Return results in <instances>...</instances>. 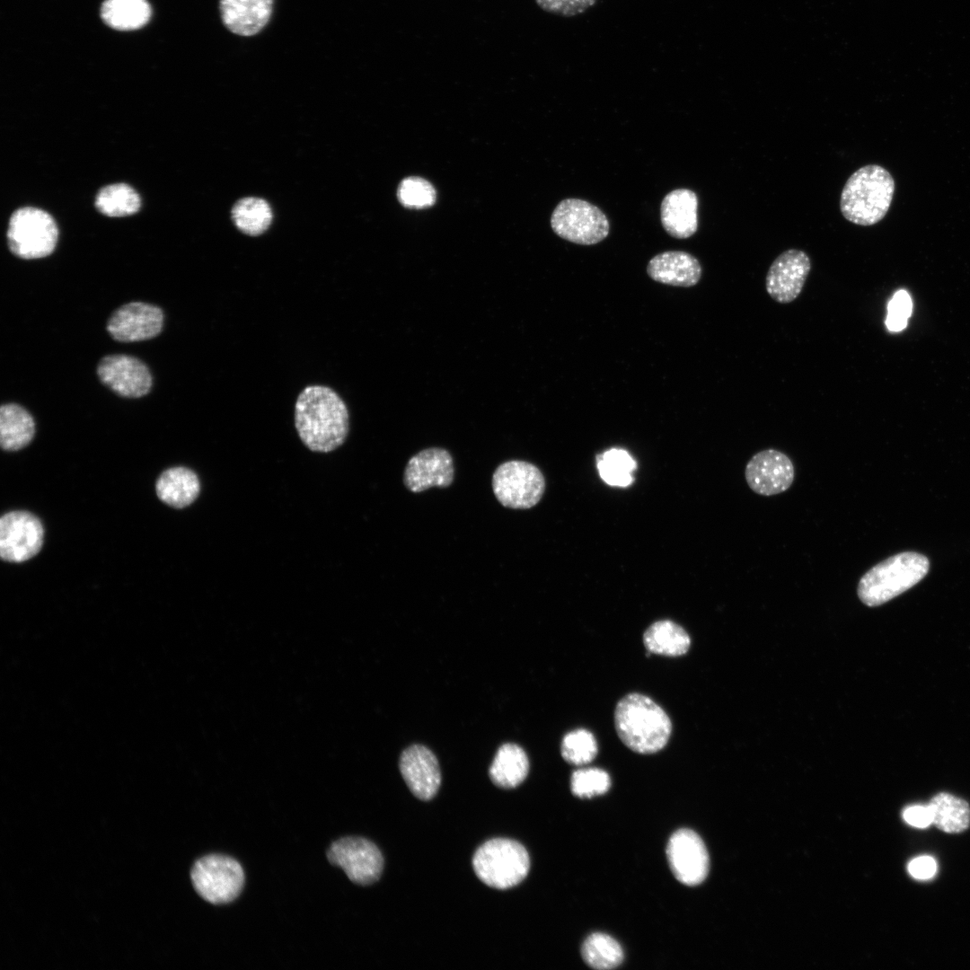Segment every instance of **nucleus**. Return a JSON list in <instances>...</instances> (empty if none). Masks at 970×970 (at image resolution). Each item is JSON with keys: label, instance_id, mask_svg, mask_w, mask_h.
Instances as JSON below:
<instances>
[{"label": "nucleus", "instance_id": "34", "mask_svg": "<svg viewBox=\"0 0 970 970\" xmlns=\"http://www.w3.org/2000/svg\"><path fill=\"white\" fill-rule=\"evenodd\" d=\"M611 786L609 774L600 768H584L572 772L570 789L579 798H591L605 793Z\"/></svg>", "mask_w": 970, "mask_h": 970}, {"label": "nucleus", "instance_id": "12", "mask_svg": "<svg viewBox=\"0 0 970 970\" xmlns=\"http://www.w3.org/2000/svg\"><path fill=\"white\" fill-rule=\"evenodd\" d=\"M810 270L811 260L807 252L798 249L782 251L767 271L768 295L779 304L792 303L801 294Z\"/></svg>", "mask_w": 970, "mask_h": 970}, {"label": "nucleus", "instance_id": "33", "mask_svg": "<svg viewBox=\"0 0 970 970\" xmlns=\"http://www.w3.org/2000/svg\"><path fill=\"white\" fill-rule=\"evenodd\" d=\"M397 198L405 207L424 208L434 205L436 199V192L433 185L427 180L410 176L400 182L397 189Z\"/></svg>", "mask_w": 970, "mask_h": 970}, {"label": "nucleus", "instance_id": "3", "mask_svg": "<svg viewBox=\"0 0 970 970\" xmlns=\"http://www.w3.org/2000/svg\"><path fill=\"white\" fill-rule=\"evenodd\" d=\"M895 193L890 172L877 164L855 171L846 181L840 198V209L850 222L872 225L886 215Z\"/></svg>", "mask_w": 970, "mask_h": 970}, {"label": "nucleus", "instance_id": "11", "mask_svg": "<svg viewBox=\"0 0 970 970\" xmlns=\"http://www.w3.org/2000/svg\"><path fill=\"white\" fill-rule=\"evenodd\" d=\"M40 521L26 511H12L0 519V555L4 560L22 562L34 557L43 544Z\"/></svg>", "mask_w": 970, "mask_h": 970}, {"label": "nucleus", "instance_id": "38", "mask_svg": "<svg viewBox=\"0 0 970 970\" xmlns=\"http://www.w3.org/2000/svg\"><path fill=\"white\" fill-rule=\"evenodd\" d=\"M903 818L908 824L917 828H926L932 824V816L928 805H913L906 807L903 812Z\"/></svg>", "mask_w": 970, "mask_h": 970}, {"label": "nucleus", "instance_id": "32", "mask_svg": "<svg viewBox=\"0 0 970 970\" xmlns=\"http://www.w3.org/2000/svg\"><path fill=\"white\" fill-rule=\"evenodd\" d=\"M598 752L596 739L592 732L586 728H577L565 734L560 744L562 758L574 765H584L592 762Z\"/></svg>", "mask_w": 970, "mask_h": 970}, {"label": "nucleus", "instance_id": "28", "mask_svg": "<svg viewBox=\"0 0 970 970\" xmlns=\"http://www.w3.org/2000/svg\"><path fill=\"white\" fill-rule=\"evenodd\" d=\"M232 219L237 228L248 235H260L269 226L272 212L267 201L259 198H244L232 208Z\"/></svg>", "mask_w": 970, "mask_h": 970}, {"label": "nucleus", "instance_id": "5", "mask_svg": "<svg viewBox=\"0 0 970 970\" xmlns=\"http://www.w3.org/2000/svg\"><path fill=\"white\" fill-rule=\"evenodd\" d=\"M473 870L489 887L507 889L518 885L527 876L530 859L519 842L503 838L483 843L472 858Z\"/></svg>", "mask_w": 970, "mask_h": 970}, {"label": "nucleus", "instance_id": "8", "mask_svg": "<svg viewBox=\"0 0 970 970\" xmlns=\"http://www.w3.org/2000/svg\"><path fill=\"white\" fill-rule=\"evenodd\" d=\"M492 489L503 507L527 509L541 500L545 489V481L535 465L519 460L507 461L495 470L492 475Z\"/></svg>", "mask_w": 970, "mask_h": 970}, {"label": "nucleus", "instance_id": "14", "mask_svg": "<svg viewBox=\"0 0 970 970\" xmlns=\"http://www.w3.org/2000/svg\"><path fill=\"white\" fill-rule=\"evenodd\" d=\"M749 488L762 496H773L786 491L792 484L795 470L790 458L775 449H765L754 454L745 470Z\"/></svg>", "mask_w": 970, "mask_h": 970}, {"label": "nucleus", "instance_id": "18", "mask_svg": "<svg viewBox=\"0 0 970 970\" xmlns=\"http://www.w3.org/2000/svg\"><path fill=\"white\" fill-rule=\"evenodd\" d=\"M401 776L412 794L421 800L431 799L441 783L437 759L427 746L415 744L404 749L400 756Z\"/></svg>", "mask_w": 970, "mask_h": 970}, {"label": "nucleus", "instance_id": "16", "mask_svg": "<svg viewBox=\"0 0 970 970\" xmlns=\"http://www.w3.org/2000/svg\"><path fill=\"white\" fill-rule=\"evenodd\" d=\"M454 474L450 453L444 448L430 447L410 458L404 469L403 483L410 491L418 493L431 487L450 486Z\"/></svg>", "mask_w": 970, "mask_h": 970}, {"label": "nucleus", "instance_id": "17", "mask_svg": "<svg viewBox=\"0 0 970 970\" xmlns=\"http://www.w3.org/2000/svg\"><path fill=\"white\" fill-rule=\"evenodd\" d=\"M162 310L153 304L132 302L119 307L111 315L107 329L121 342H135L157 336L163 328Z\"/></svg>", "mask_w": 970, "mask_h": 970}, {"label": "nucleus", "instance_id": "37", "mask_svg": "<svg viewBox=\"0 0 970 970\" xmlns=\"http://www.w3.org/2000/svg\"><path fill=\"white\" fill-rule=\"evenodd\" d=\"M910 875L919 880L931 878L937 871V863L932 857L921 856L913 859L908 864Z\"/></svg>", "mask_w": 970, "mask_h": 970}, {"label": "nucleus", "instance_id": "24", "mask_svg": "<svg viewBox=\"0 0 970 970\" xmlns=\"http://www.w3.org/2000/svg\"><path fill=\"white\" fill-rule=\"evenodd\" d=\"M643 643L651 654L675 657L687 653L691 638L681 625L670 620H660L645 630Z\"/></svg>", "mask_w": 970, "mask_h": 970}, {"label": "nucleus", "instance_id": "27", "mask_svg": "<svg viewBox=\"0 0 970 970\" xmlns=\"http://www.w3.org/2000/svg\"><path fill=\"white\" fill-rule=\"evenodd\" d=\"M932 816V824L946 833H960L970 824V807L968 804L948 793H939L928 804Z\"/></svg>", "mask_w": 970, "mask_h": 970}, {"label": "nucleus", "instance_id": "2", "mask_svg": "<svg viewBox=\"0 0 970 970\" xmlns=\"http://www.w3.org/2000/svg\"><path fill=\"white\" fill-rule=\"evenodd\" d=\"M614 727L621 741L642 754L662 750L672 733L666 712L651 698L639 692L628 693L617 702Z\"/></svg>", "mask_w": 970, "mask_h": 970}, {"label": "nucleus", "instance_id": "19", "mask_svg": "<svg viewBox=\"0 0 970 970\" xmlns=\"http://www.w3.org/2000/svg\"><path fill=\"white\" fill-rule=\"evenodd\" d=\"M647 273L654 281L673 287L697 285L702 269L696 257L683 251H666L657 254L648 263Z\"/></svg>", "mask_w": 970, "mask_h": 970}, {"label": "nucleus", "instance_id": "26", "mask_svg": "<svg viewBox=\"0 0 970 970\" xmlns=\"http://www.w3.org/2000/svg\"><path fill=\"white\" fill-rule=\"evenodd\" d=\"M101 17L112 29L132 31L148 22L151 7L146 0H105Z\"/></svg>", "mask_w": 970, "mask_h": 970}, {"label": "nucleus", "instance_id": "20", "mask_svg": "<svg viewBox=\"0 0 970 970\" xmlns=\"http://www.w3.org/2000/svg\"><path fill=\"white\" fill-rule=\"evenodd\" d=\"M660 220L666 232L674 238L686 239L698 229V197L689 189L668 192L660 205Z\"/></svg>", "mask_w": 970, "mask_h": 970}, {"label": "nucleus", "instance_id": "21", "mask_svg": "<svg viewBox=\"0 0 970 970\" xmlns=\"http://www.w3.org/2000/svg\"><path fill=\"white\" fill-rule=\"evenodd\" d=\"M274 0H220L222 22L232 33L254 36L270 20Z\"/></svg>", "mask_w": 970, "mask_h": 970}, {"label": "nucleus", "instance_id": "10", "mask_svg": "<svg viewBox=\"0 0 970 970\" xmlns=\"http://www.w3.org/2000/svg\"><path fill=\"white\" fill-rule=\"evenodd\" d=\"M327 858L330 863L341 868L352 882L361 886L376 882L384 868L379 849L361 837H345L334 842Z\"/></svg>", "mask_w": 970, "mask_h": 970}, {"label": "nucleus", "instance_id": "4", "mask_svg": "<svg viewBox=\"0 0 970 970\" xmlns=\"http://www.w3.org/2000/svg\"><path fill=\"white\" fill-rule=\"evenodd\" d=\"M929 568V560L922 554L906 551L893 555L860 578L858 596L867 606L881 605L920 582Z\"/></svg>", "mask_w": 970, "mask_h": 970}, {"label": "nucleus", "instance_id": "6", "mask_svg": "<svg viewBox=\"0 0 970 970\" xmlns=\"http://www.w3.org/2000/svg\"><path fill=\"white\" fill-rule=\"evenodd\" d=\"M57 235L54 219L40 208H19L9 220V249L22 259H40L49 255L56 247Z\"/></svg>", "mask_w": 970, "mask_h": 970}, {"label": "nucleus", "instance_id": "9", "mask_svg": "<svg viewBox=\"0 0 970 970\" xmlns=\"http://www.w3.org/2000/svg\"><path fill=\"white\" fill-rule=\"evenodd\" d=\"M191 880L197 893L214 904H228L241 893L244 873L234 859L212 854L197 860L191 869Z\"/></svg>", "mask_w": 970, "mask_h": 970}, {"label": "nucleus", "instance_id": "25", "mask_svg": "<svg viewBox=\"0 0 970 970\" xmlns=\"http://www.w3.org/2000/svg\"><path fill=\"white\" fill-rule=\"evenodd\" d=\"M34 433V420L24 408L14 403L1 407L0 444L3 449L16 451L26 446Z\"/></svg>", "mask_w": 970, "mask_h": 970}, {"label": "nucleus", "instance_id": "29", "mask_svg": "<svg viewBox=\"0 0 970 970\" xmlns=\"http://www.w3.org/2000/svg\"><path fill=\"white\" fill-rule=\"evenodd\" d=\"M140 206L141 199L137 192L125 183L105 186L95 198V207L108 216H129L137 213Z\"/></svg>", "mask_w": 970, "mask_h": 970}, {"label": "nucleus", "instance_id": "30", "mask_svg": "<svg viewBox=\"0 0 970 970\" xmlns=\"http://www.w3.org/2000/svg\"><path fill=\"white\" fill-rule=\"evenodd\" d=\"M581 954L584 961L595 969H612L621 965L623 951L620 944L609 935L593 933L583 943Z\"/></svg>", "mask_w": 970, "mask_h": 970}, {"label": "nucleus", "instance_id": "7", "mask_svg": "<svg viewBox=\"0 0 970 970\" xmlns=\"http://www.w3.org/2000/svg\"><path fill=\"white\" fill-rule=\"evenodd\" d=\"M551 226L560 238L593 245L604 240L610 231L609 220L596 206L579 198L561 200L553 210Z\"/></svg>", "mask_w": 970, "mask_h": 970}, {"label": "nucleus", "instance_id": "23", "mask_svg": "<svg viewBox=\"0 0 970 970\" xmlns=\"http://www.w3.org/2000/svg\"><path fill=\"white\" fill-rule=\"evenodd\" d=\"M529 772V759L525 750L515 743L499 746L489 770L491 781L503 789L519 786Z\"/></svg>", "mask_w": 970, "mask_h": 970}, {"label": "nucleus", "instance_id": "31", "mask_svg": "<svg viewBox=\"0 0 970 970\" xmlns=\"http://www.w3.org/2000/svg\"><path fill=\"white\" fill-rule=\"evenodd\" d=\"M636 467L635 460L622 449L613 448L597 456V469L600 476L611 486L630 485Z\"/></svg>", "mask_w": 970, "mask_h": 970}, {"label": "nucleus", "instance_id": "1", "mask_svg": "<svg viewBox=\"0 0 970 970\" xmlns=\"http://www.w3.org/2000/svg\"><path fill=\"white\" fill-rule=\"evenodd\" d=\"M348 417L344 401L328 386H306L295 405L297 434L313 452L329 453L340 447L348 434Z\"/></svg>", "mask_w": 970, "mask_h": 970}, {"label": "nucleus", "instance_id": "35", "mask_svg": "<svg viewBox=\"0 0 970 970\" xmlns=\"http://www.w3.org/2000/svg\"><path fill=\"white\" fill-rule=\"evenodd\" d=\"M913 303L904 290L897 291L891 298L887 307L886 327L891 331H900L906 327L912 313Z\"/></svg>", "mask_w": 970, "mask_h": 970}, {"label": "nucleus", "instance_id": "22", "mask_svg": "<svg viewBox=\"0 0 970 970\" xmlns=\"http://www.w3.org/2000/svg\"><path fill=\"white\" fill-rule=\"evenodd\" d=\"M158 498L165 504L183 508L193 503L200 493L198 475L190 469L178 466L167 469L155 484Z\"/></svg>", "mask_w": 970, "mask_h": 970}, {"label": "nucleus", "instance_id": "36", "mask_svg": "<svg viewBox=\"0 0 970 970\" xmlns=\"http://www.w3.org/2000/svg\"><path fill=\"white\" fill-rule=\"evenodd\" d=\"M545 12L563 17H572L583 13L592 7L597 0H535Z\"/></svg>", "mask_w": 970, "mask_h": 970}, {"label": "nucleus", "instance_id": "13", "mask_svg": "<svg viewBox=\"0 0 970 970\" xmlns=\"http://www.w3.org/2000/svg\"><path fill=\"white\" fill-rule=\"evenodd\" d=\"M666 855L678 881L687 886L701 884L709 871V854L701 837L690 829H680L670 837Z\"/></svg>", "mask_w": 970, "mask_h": 970}, {"label": "nucleus", "instance_id": "15", "mask_svg": "<svg viewBox=\"0 0 970 970\" xmlns=\"http://www.w3.org/2000/svg\"><path fill=\"white\" fill-rule=\"evenodd\" d=\"M100 380L117 394L138 398L149 392L152 375L139 359L127 355L104 357L97 368Z\"/></svg>", "mask_w": 970, "mask_h": 970}]
</instances>
